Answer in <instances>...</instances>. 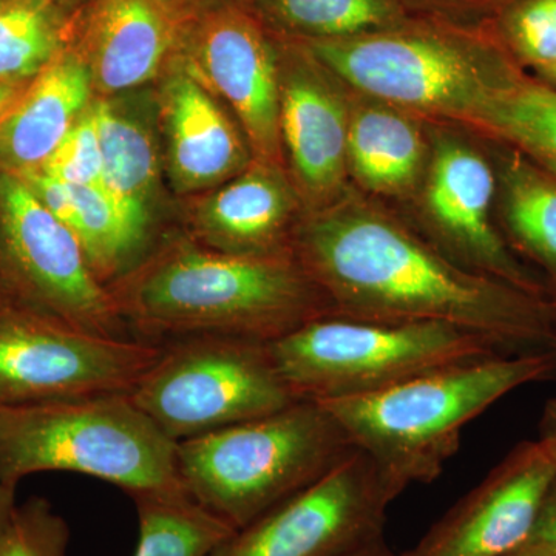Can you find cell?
Returning <instances> with one entry per match:
<instances>
[{"instance_id": "cell-1", "label": "cell", "mask_w": 556, "mask_h": 556, "mask_svg": "<svg viewBox=\"0 0 556 556\" xmlns=\"http://www.w3.org/2000/svg\"><path fill=\"white\" fill-rule=\"evenodd\" d=\"M292 254L332 316L450 325L507 354L556 348L548 300L456 265L402 212L353 186L331 206L303 215Z\"/></svg>"}, {"instance_id": "cell-2", "label": "cell", "mask_w": 556, "mask_h": 556, "mask_svg": "<svg viewBox=\"0 0 556 556\" xmlns=\"http://www.w3.org/2000/svg\"><path fill=\"white\" fill-rule=\"evenodd\" d=\"M121 317L149 338L226 336L269 343L332 316L294 255L252 257L179 243L112 291Z\"/></svg>"}, {"instance_id": "cell-3", "label": "cell", "mask_w": 556, "mask_h": 556, "mask_svg": "<svg viewBox=\"0 0 556 556\" xmlns=\"http://www.w3.org/2000/svg\"><path fill=\"white\" fill-rule=\"evenodd\" d=\"M362 97L427 126L471 135L501 84L519 67L493 24L445 14L407 21L356 38L291 40Z\"/></svg>"}, {"instance_id": "cell-4", "label": "cell", "mask_w": 556, "mask_h": 556, "mask_svg": "<svg viewBox=\"0 0 556 556\" xmlns=\"http://www.w3.org/2000/svg\"><path fill=\"white\" fill-rule=\"evenodd\" d=\"M555 378L556 348L481 358L367 396L318 404L404 493L437 481L459 450L464 428L495 402L517 388Z\"/></svg>"}, {"instance_id": "cell-5", "label": "cell", "mask_w": 556, "mask_h": 556, "mask_svg": "<svg viewBox=\"0 0 556 556\" xmlns=\"http://www.w3.org/2000/svg\"><path fill=\"white\" fill-rule=\"evenodd\" d=\"M70 471L119 486L131 497L186 492L178 442L127 393L0 405V482Z\"/></svg>"}, {"instance_id": "cell-6", "label": "cell", "mask_w": 556, "mask_h": 556, "mask_svg": "<svg viewBox=\"0 0 556 556\" xmlns=\"http://www.w3.org/2000/svg\"><path fill=\"white\" fill-rule=\"evenodd\" d=\"M354 450L324 405L299 401L178 442L179 479L201 507L240 530L316 484Z\"/></svg>"}, {"instance_id": "cell-7", "label": "cell", "mask_w": 556, "mask_h": 556, "mask_svg": "<svg viewBox=\"0 0 556 556\" xmlns=\"http://www.w3.org/2000/svg\"><path fill=\"white\" fill-rule=\"evenodd\" d=\"M281 379L298 401L367 396L428 372L495 356L503 350L475 332L441 324H380L314 318L269 342Z\"/></svg>"}, {"instance_id": "cell-8", "label": "cell", "mask_w": 556, "mask_h": 556, "mask_svg": "<svg viewBox=\"0 0 556 556\" xmlns=\"http://www.w3.org/2000/svg\"><path fill=\"white\" fill-rule=\"evenodd\" d=\"M130 396L177 442L299 402L281 379L269 343L226 336H190L163 345Z\"/></svg>"}, {"instance_id": "cell-9", "label": "cell", "mask_w": 556, "mask_h": 556, "mask_svg": "<svg viewBox=\"0 0 556 556\" xmlns=\"http://www.w3.org/2000/svg\"><path fill=\"white\" fill-rule=\"evenodd\" d=\"M163 345L97 334L36 308L0 303V405L130 394Z\"/></svg>"}, {"instance_id": "cell-10", "label": "cell", "mask_w": 556, "mask_h": 556, "mask_svg": "<svg viewBox=\"0 0 556 556\" xmlns=\"http://www.w3.org/2000/svg\"><path fill=\"white\" fill-rule=\"evenodd\" d=\"M427 127L430 160L412 199L417 208L402 214L456 265L548 300L541 277L511 251L495 223L497 177L492 156L466 131Z\"/></svg>"}, {"instance_id": "cell-11", "label": "cell", "mask_w": 556, "mask_h": 556, "mask_svg": "<svg viewBox=\"0 0 556 556\" xmlns=\"http://www.w3.org/2000/svg\"><path fill=\"white\" fill-rule=\"evenodd\" d=\"M401 495L371 457L354 450L208 556H351L386 540L388 507Z\"/></svg>"}, {"instance_id": "cell-12", "label": "cell", "mask_w": 556, "mask_h": 556, "mask_svg": "<svg viewBox=\"0 0 556 556\" xmlns=\"http://www.w3.org/2000/svg\"><path fill=\"white\" fill-rule=\"evenodd\" d=\"M0 254L31 305L97 334H123L112 291L94 276L78 237L28 182L0 172Z\"/></svg>"}, {"instance_id": "cell-13", "label": "cell", "mask_w": 556, "mask_h": 556, "mask_svg": "<svg viewBox=\"0 0 556 556\" xmlns=\"http://www.w3.org/2000/svg\"><path fill=\"white\" fill-rule=\"evenodd\" d=\"M188 67L239 119L252 161L283 169L280 46L255 13L237 5L204 14L189 38Z\"/></svg>"}, {"instance_id": "cell-14", "label": "cell", "mask_w": 556, "mask_h": 556, "mask_svg": "<svg viewBox=\"0 0 556 556\" xmlns=\"http://www.w3.org/2000/svg\"><path fill=\"white\" fill-rule=\"evenodd\" d=\"M351 90L291 40L280 43V137L303 207L321 211L351 188L348 130Z\"/></svg>"}, {"instance_id": "cell-15", "label": "cell", "mask_w": 556, "mask_h": 556, "mask_svg": "<svg viewBox=\"0 0 556 556\" xmlns=\"http://www.w3.org/2000/svg\"><path fill=\"white\" fill-rule=\"evenodd\" d=\"M556 463L536 442H522L475 489L399 556H506L525 546Z\"/></svg>"}, {"instance_id": "cell-16", "label": "cell", "mask_w": 556, "mask_h": 556, "mask_svg": "<svg viewBox=\"0 0 556 556\" xmlns=\"http://www.w3.org/2000/svg\"><path fill=\"white\" fill-rule=\"evenodd\" d=\"M185 35L178 0H97L83 53L93 86L110 94L148 83Z\"/></svg>"}, {"instance_id": "cell-17", "label": "cell", "mask_w": 556, "mask_h": 556, "mask_svg": "<svg viewBox=\"0 0 556 556\" xmlns=\"http://www.w3.org/2000/svg\"><path fill=\"white\" fill-rule=\"evenodd\" d=\"M302 206L287 172L252 161L201 208L204 247L252 257L294 255L295 232L306 214Z\"/></svg>"}, {"instance_id": "cell-18", "label": "cell", "mask_w": 556, "mask_h": 556, "mask_svg": "<svg viewBox=\"0 0 556 556\" xmlns=\"http://www.w3.org/2000/svg\"><path fill=\"white\" fill-rule=\"evenodd\" d=\"M172 177L181 190H200L236 178L252 163L247 138L189 67L164 90Z\"/></svg>"}, {"instance_id": "cell-19", "label": "cell", "mask_w": 556, "mask_h": 556, "mask_svg": "<svg viewBox=\"0 0 556 556\" xmlns=\"http://www.w3.org/2000/svg\"><path fill=\"white\" fill-rule=\"evenodd\" d=\"M93 78L78 51H58L35 83L0 116V161L7 170H39L89 104Z\"/></svg>"}, {"instance_id": "cell-20", "label": "cell", "mask_w": 556, "mask_h": 556, "mask_svg": "<svg viewBox=\"0 0 556 556\" xmlns=\"http://www.w3.org/2000/svg\"><path fill=\"white\" fill-rule=\"evenodd\" d=\"M428 160L427 124L351 90L346 161L354 189L383 203L412 200Z\"/></svg>"}, {"instance_id": "cell-21", "label": "cell", "mask_w": 556, "mask_h": 556, "mask_svg": "<svg viewBox=\"0 0 556 556\" xmlns=\"http://www.w3.org/2000/svg\"><path fill=\"white\" fill-rule=\"evenodd\" d=\"M490 146L495 148L496 217L503 237L518 257L535 263L556 308V175L515 150Z\"/></svg>"}, {"instance_id": "cell-22", "label": "cell", "mask_w": 556, "mask_h": 556, "mask_svg": "<svg viewBox=\"0 0 556 556\" xmlns=\"http://www.w3.org/2000/svg\"><path fill=\"white\" fill-rule=\"evenodd\" d=\"M471 137L515 150L556 175V87L519 65L493 93Z\"/></svg>"}, {"instance_id": "cell-23", "label": "cell", "mask_w": 556, "mask_h": 556, "mask_svg": "<svg viewBox=\"0 0 556 556\" xmlns=\"http://www.w3.org/2000/svg\"><path fill=\"white\" fill-rule=\"evenodd\" d=\"M90 109L100 135V186L139 230L149 233V203L156 181L152 139L141 124L109 102H94Z\"/></svg>"}, {"instance_id": "cell-24", "label": "cell", "mask_w": 556, "mask_h": 556, "mask_svg": "<svg viewBox=\"0 0 556 556\" xmlns=\"http://www.w3.org/2000/svg\"><path fill=\"white\" fill-rule=\"evenodd\" d=\"M404 0H257L255 16L287 40L356 38L413 16Z\"/></svg>"}, {"instance_id": "cell-25", "label": "cell", "mask_w": 556, "mask_h": 556, "mask_svg": "<svg viewBox=\"0 0 556 556\" xmlns=\"http://www.w3.org/2000/svg\"><path fill=\"white\" fill-rule=\"evenodd\" d=\"M131 500L139 522L135 556H208L236 532L186 492Z\"/></svg>"}, {"instance_id": "cell-26", "label": "cell", "mask_w": 556, "mask_h": 556, "mask_svg": "<svg viewBox=\"0 0 556 556\" xmlns=\"http://www.w3.org/2000/svg\"><path fill=\"white\" fill-rule=\"evenodd\" d=\"M58 28L46 3L0 7V83L36 76L58 53Z\"/></svg>"}, {"instance_id": "cell-27", "label": "cell", "mask_w": 556, "mask_h": 556, "mask_svg": "<svg viewBox=\"0 0 556 556\" xmlns=\"http://www.w3.org/2000/svg\"><path fill=\"white\" fill-rule=\"evenodd\" d=\"M493 25L527 72L544 79L556 67V0H515Z\"/></svg>"}, {"instance_id": "cell-28", "label": "cell", "mask_w": 556, "mask_h": 556, "mask_svg": "<svg viewBox=\"0 0 556 556\" xmlns=\"http://www.w3.org/2000/svg\"><path fill=\"white\" fill-rule=\"evenodd\" d=\"M70 529L46 497H30L0 532V556H67Z\"/></svg>"}, {"instance_id": "cell-29", "label": "cell", "mask_w": 556, "mask_h": 556, "mask_svg": "<svg viewBox=\"0 0 556 556\" xmlns=\"http://www.w3.org/2000/svg\"><path fill=\"white\" fill-rule=\"evenodd\" d=\"M39 170L72 186L101 185L100 135L90 105Z\"/></svg>"}, {"instance_id": "cell-30", "label": "cell", "mask_w": 556, "mask_h": 556, "mask_svg": "<svg viewBox=\"0 0 556 556\" xmlns=\"http://www.w3.org/2000/svg\"><path fill=\"white\" fill-rule=\"evenodd\" d=\"M20 177L28 182L33 192L42 201L43 206L49 208L54 217L61 219L64 225H67L68 228L73 230L76 206L75 199H73L72 186L40 170L20 175Z\"/></svg>"}, {"instance_id": "cell-31", "label": "cell", "mask_w": 556, "mask_h": 556, "mask_svg": "<svg viewBox=\"0 0 556 556\" xmlns=\"http://www.w3.org/2000/svg\"><path fill=\"white\" fill-rule=\"evenodd\" d=\"M527 543L556 548V477L544 495L532 533Z\"/></svg>"}, {"instance_id": "cell-32", "label": "cell", "mask_w": 556, "mask_h": 556, "mask_svg": "<svg viewBox=\"0 0 556 556\" xmlns=\"http://www.w3.org/2000/svg\"><path fill=\"white\" fill-rule=\"evenodd\" d=\"M538 441L548 450L556 463V397L551 399L544 407Z\"/></svg>"}, {"instance_id": "cell-33", "label": "cell", "mask_w": 556, "mask_h": 556, "mask_svg": "<svg viewBox=\"0 0 556 556\" xmlns=\"http://www.w3.org/2000/svg\"><path fill=\"white\" fill-rule=\"evenodd\" d=\"M14 493L16 492H11L10 489H7V486L0 482V532H2L11 514H13L14 507H16Z\"/></svg>"}, {"instance_id": "cell-34", "label": "cell", "mask_w": 556, "mask_h": 556, "mask_svg": "<svg viewBox=\"0 0 556 556\" xmlns=\"http://www.w3.org/2000/svg\"><path fill=\"white\" fill-rule=\"evenodd\" d=\"M506 556H556V548L543 544L526 543Z\"/></svg>"}, {"instance_id": "cell-35", "label": "cell", "mask_w": 556, "mask_h": 556, "mask_svg": "<svg viewBox=\"0 0 556 556\" xmlns=\"http://www.w3.org/2000/svg\"><path fill=\"white\" fill-rule=\"evenodd\" d=\"M20 98V90L13 83H0V116Z\"/></svg>"}, {"instance_id": "cell-36", "label": "cell", "mask_w": 556, "mask_h": 556, "mask_svg": "<svg viewBox=\"0 0 556 556\" xmlns=\"http://www.w3.org/2000/svg\"><path fill=\"white\" fill-rule=\"evenodd\" d=\"M351 556H399L391 551L390 546H388L387 541L382 540L380 543L375 544V546L365 548V551L357 552V554Z\"/></svg>"}, {"instance_id": "cell-37", "label": "cell", "mask_w": 556, "mask_h": 556, "mask_svg": "<svg viewBox=\"0 0 556 556\" xmlns=\"http://www.w3.org/2000/svg\"><path fill=\"white\" fill-rule=\"evenodd\" d=\"M538 79H540V78H538ZM541 80H544V83L551 84V86L556 87V67L554 70H552L551 73H548L546 78L541 79Z\"/></svg>"}, {"instance_id": "cell-38", "label": "cell", "mask_w": 556, "mask_h": 556, "mask_svg": "<svg viewBox=\"0 0 556 556\" xmlns=\"http://www.w3.org/2000/svg\"><path fill=\"white\" fill-rule=\"evenodd\" d=\"M2 5H3V3H0V7H2Z\"/></svg>"}]
</instances>
